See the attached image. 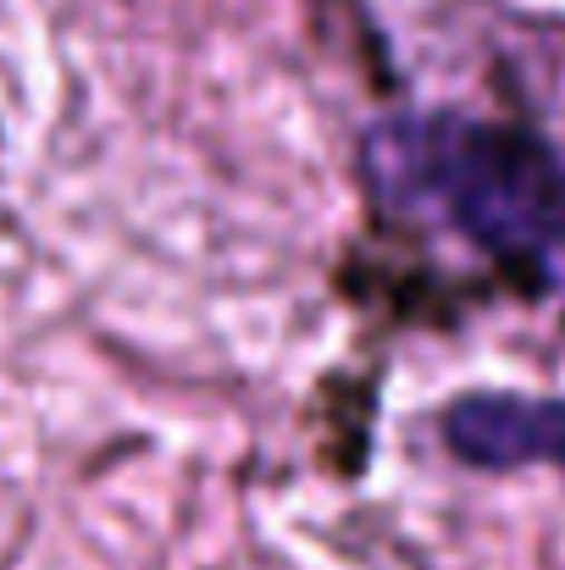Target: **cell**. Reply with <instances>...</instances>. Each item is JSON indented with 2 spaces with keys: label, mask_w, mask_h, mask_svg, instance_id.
<instances>
[{
  "label": "cell",
  "mask_w": 565,
  "mask_h": 570,
  "mask_svg": "<svg viewBox=\"0 0 565 570\" xmlns=\"http://www.w3.org/2000/svg\"><path fill=\"white\" fill-rule=\"evenodd\" d=\"M372 173L449 233L538 283L565 277V156L483 117H405L377 128Z\"/></svg>",
  "instance_id": "6da1fadb"
},
{
  "label": "cell",
  "mask_w": 565,
  "mask_h": 570,
  "mask_svg": "<svg viewBox=\"0 0 565 570\" xmlns=\"http://www.w3.org/2000/svg\"><path fill=\"white\" fill-rule=\"evenodd\" d=\"M444 443L455 460H466L477 471L565 465V399L471 393V399L449 404Z\"/></svg>",
  "instance_id": "7a4b0ae2"
}]
</instances>
